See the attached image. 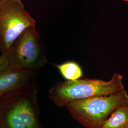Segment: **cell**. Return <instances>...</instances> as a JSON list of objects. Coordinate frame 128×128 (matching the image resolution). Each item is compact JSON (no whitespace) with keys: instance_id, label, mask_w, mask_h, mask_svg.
<instances>
[{"instance_id":"cell-1","label":"cell","mask_w":128,"mask_h":128,"mask_svg":"<svg viewBox=\"0 0 128 128\" xmlns=\"http://www.w3.org/2000/svg\"><path fill=\"white\" fill-rule=\"evenodd\" d=\"M124 89L122 76L115 73L109 81L85 78L58 82L50 88L48 97L56 106L63 107L72 101L108 96Z\"/></svg>"},{"instance_id":"cell-2","label":"cell","mask_w":128,"mask_h":128,"mask_svg":"<svg viewBox=\"0 0 128 128\" xmlns=\"http://www.w3.org/2000/svg\"><path fill=\"white\" fill-rule=\"evenodd\" d=\"M2 98L6 101L4 112L6 128H42L35 83L20 88Z\"/></svg>"},{"instance_id":"cell-3","label":"cell","mask_w":128,"mask_h":128,"mask_svg":"<svg viewBox=\"0 0 128 128\" xmlns=\"http://www.w3.org/2000/svg\"><path fill=\"white\" fill-rule=\"evenodd\" d=\"M128 105V94L125 89L114 94L72 101L66 107L69 114L86 128H100L114 110Z\"/></svg>"},{"instance_id":"cell-4","label":"cell","mask_w":128,"mask_h":128,"mask_svg":"<svg viewBox=\"0 0 128 128\" xmlns=\"http://www.w3.org/2000/svg\"><path fill=\"white\" fill-rule=\"evenodd\" d=\"M10 66L38 72L48 61L36 26L28 28L15 40L9 50Z\"/></svg>"},{"instance_id":"cell-5","label":"cell","mask_w":128,"mask_h":128,"mask_svg":"<svg viewBox=\"0 0 128 128\" xmlns=\"http://www.w3.org/2000/svg\"><path fill=\"white\" fill-rule=\"evenodd\" d=\"M36 21L20 0H0V51L9 50L15 40Z\"/></svg>"},{"instance_id":"cell-6","label":"cell","mask_w":128,"mask_h":128,"mask_svg":"<svg viewBox=\"0 0 128 128\" xmlns=\"http://www.w3.org/2000/svg\"><path fill=\"white\" fill-rule=\"evenodd\" d=\"M37 73L9 65L0 73V99L20 88L35 83Z\"/></svg>"},{"instance_id":"cell-7","label":"cell","mask_w":128,"mask_h":128,"mask_svg":"<svg viewBox=\"0 0 128 128\" xmlns=\"http://www.w3.org/2000/svg\"><path fill=\"white\" fill-rule=\"evenodd\" d=\"M100 128H128V105L116 108Z\"/></svg>"},{"instance_id":"cell-8","label":"cell","mask_w":128,"mask_h":128,"mask_svg":"<svg viewBox=\"0 0 128 128\" xmlns=\"http://www.w3.org/2000/svg\"><path fill=\"white\" fill-rule=\"evenodd\" d=\"M54 65L66 80L74 81L82 77V69L76 62L68 61L60 64H54Z\"/></svg>"},{"instance_id":"cell-9","label":"cell","mask_w":128,"mask_h":128,"mask_svg":"<svg viewBox=\"0 0 128 128\" xmlns=\"http://www.w3.org/2000/svg\"><path fill=\"white\" fill-rule=\"evenodd\" d=\"M9 50L2 53L0 55V73L9 66Z\"/></svg>"},{"instance_id":"cell-10","label":"cell","mask_w":128,"mask_h":128,"mask_svg":"<svg viewBox=\"0 0 128 128\" xmlns=\"http://www.w3.org/2000/svg\"><path fill=\"white\" fill-rule=\"evenodd\" d=\"M124 0V1H125V2H127V0Z\"/></svg>"},{"instance_id":"cell-11","label":"cell","mask_w":128,"mask_h":128,"mask_svg":"<svg viewBox=\"0 0 128 128\" xmlns=\"http://www.w3.org/2000/svg\"><path fill=\"white\" fill-rule=\"evenodd\" d=\"M127 2H128V0H127Z\"/></svg>"}]
</instances>
